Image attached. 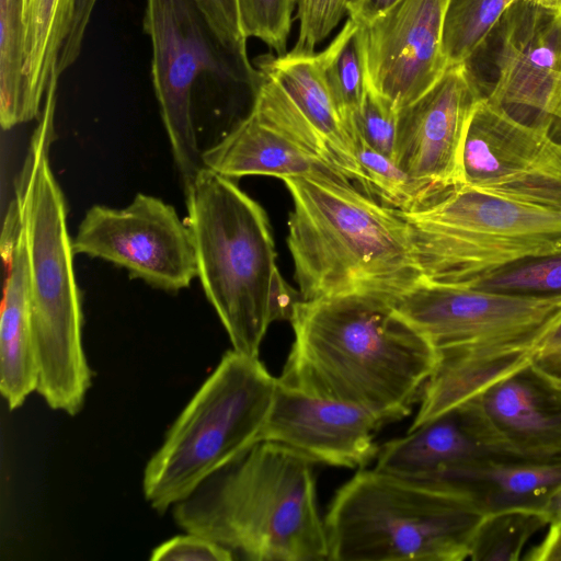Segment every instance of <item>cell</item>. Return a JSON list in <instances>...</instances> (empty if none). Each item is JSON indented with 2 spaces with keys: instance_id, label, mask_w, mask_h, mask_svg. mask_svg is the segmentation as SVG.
<instances>
[{
  "instance_id": "obj_40",
  "label": "cell",
  "mask_w": 561,
  "mask_h": 561,
  "mask_svg": "<svg viewBox=\"0 0 561 561\" xmlns=\"http://www.w3.org/2000/svg\"><path fill=\"white\" fill-rule=\"evenodd\" d=\"M542 512L548 519V525H561V485L549 496Z\"/></svg>"
},
{
  "instance_id": "obj_34",
  "label": "cell",
  "mask_w": 561,
  "mask_h": 561,
  "mask_svg": "<svg viewBox=\"0 0 561 561\" xmlns=\"http://www.w3.org/2000/svg\"><path fill=\"white\" fill-rule=\"evenodd\" d=\"M214 32L230 50L248 56L237 0H195Z\"/></svg>"
},
{
  "instance_id": "obj_10",
  "label": "cell",
  "mask_w": 561,
  "mask_h": 561,
  "mask_svg": "<svg viewBox=\"0 0 561 561\" xmlns=\"http://www.w3.org/2000/svg\"><path fill=\"white\" fill-rule=\"evenodd\" d=\"M144 30L152 48L151 75L179 173L186 184L203 167L193 119V90L206 75L256 93L261 73L248 56L227 48L195 0H146Z\"/></svg>"
},
{
  "instance_id": "obj_2",
  "label": "cell",
  "mask_w": 561,
  "mask_h": 561,
  "mask_svg": "<svg viewBox=\"0 0 561 561\" xmlns=\"http://www.w3.org/2000/svg\"><path fill=\"white\" fill-rule=\"evenodd\" d=\"M391 301L437 353L409 430L530 363L561 310V294L513 295L425 280Z\"/></svg>"
},
{
  "instance_id": "obj_38",
  "label": "cell",
  "mask_w": 561,
  "mask_h": 561,
  "mask_svg": "<svg viewBox=\"0 0 561 561\" xmlns=\"http://www.w3.org/2000/svg\"><path fill=\"white\" fill-rule=\"evenodd\" d=\"M529 561H561V525H549V530L540 545L525 557Z\"/></svg>"
},
{
  "instance_id": "obj_3",
  "label": "cell",
  "mask_w": 561,
  "mask_h": 561,
  "mask_svg": "<svg viewBox=\"0 0 561 561\" xmlns=\"http://www.w3.org/2000/svg\"><path fill=\"white\" fill-rule=\"evenodd\" d=\"M57 90L48 89L14 186L28 263L30 309L38 363L36 391L54 410L76 415L91 386L82 345L81 296L73 272L67 205L49 162Z\"/></svg>"
},
{
  "instance_id": "obj_27",
  "label": "cell",
  "mask_w": 561,
  "mask_h": 561,
  "mask_svg": "<svg viewBox=\"0 0 561 561\" xmlns=\"http://www.w3.org/2000/svg\"><path fill=\"white\" fill-rule=\"evenodd\" d=\"M351 135L358 161L367 175L369 195L379 196L385 206L415 211L445 194L405 173L393 159L370 148L355 133Z\"/></svg>"
},
{
  "instance_id": "obj_5",
  "label": "cell",
  "mask_w": 561,
  "mask_h": 561,
  "mask_svg": "<svg viewBox=\"0 0 561 561\" xmlns=\"http://www.w3.org/2000/svg\"><path fill=\"white\" fill-rule=\"evenodd\" d=\"M283 181L294 202L287 243L302 300L353 293L393 299L424 280L397 209L347 180Z\"/></svg>"
},
{
  "instance_id": "obj_30",
  "label": "cell",
  "mask_w": 561,
  "mask_h": 561,
  "mask_svg": "<svg viewBox=\"0 0 561 561\" xmlns=\"http://www.w3.org/2000/svg\"><path fill=\"white\" fill-rule=\"evenodd\" d=\"M237 3L244 37L261 39L277 56L287 54L296 0H237Z\"/></svg>"
},
{
  "instance_id": "obj_13",
  "label": "cell",
  "mask_w": 561,
  "mask_h": 561,
  "mask_svg": "<svg viewBox=\"0 0 561 561\" xmlns=\"http://www.w3.org/2000/svg\"><path fill=\"white\" fill-rule=\"evenodd\" d=\"M251 112L369 195L368 180L314 54L259 56ZM370 196V195H369Z\"/></svg>"
},
{
  "instance_id": "obj_31",
  "label": "cell",
  "mask_w": 561,
  "mask_h": 561,
  "mask_svg": "<svg viewBox=\"0 0 561 561\" xmlns=\"http://www.w3.org/2000/svg\"><path fill=\"white\" fill-rule=\"evenodd\" d=\"M397 121L398 111L393 105L367 87L362 104L352 115L347 129L370 148L393 159Z\"/></svg>"
},
{
  "instance_id": "obj_42",
  "label": "cell",
  "mask_w": 561,
  "mask_h": 561,
  "mask_svg": "<svg viewBox=\"0 0 561 561\" xmlns=\"http://www.w3.org/2000/svg\"><path fill=\"white\" fill-rule=\"evenodd\" d=\"M552 118L553 119L556 118V119L561 122V100L558 103V105H557V107H556V110H554V112L552 114Z\"/></svg>"
},
{
  "instance_id": "obj_9",
  "label": "cell",
  "mask_w": 561,
  "mask_h": 561,
  "mask_svg": "<svg viewBox=\"0 0 561 561\" xmlns=\"http://www.w3.org/2000/svg\"><path fill=\"white\" fill-rule=\"evenodd\" d=\"M398 213L425 282L469 284L525 261L561 254L560 209L461 185L419 210Z\"/></svg>"
},
{
  "instance_id": "obj_41",
  "label": "cell",
  "mask_w": 561,
  "mask_h": 561,
  "mask_svg": "<svg viewBox=\"0 0 561 561\" xmlns=\"http://www.w3.org/2000/svg\"><path fill=\"white\" fill-rule=\"evenodd\" d=\"M535 4L561 14V0H531Z\"/></svg>"
},
{
  "instance_id": "obj_35",
  "label": "cell",
  "mask_w": 561,
  "mask_h": 561,
  "mask_svg": "<svg viewBox=\"0 0 561 561\" xmlns=\"http://www.w3.org/2000/svg\"><path fill=\"white\" fill-rule=\"evenodd\" d=\"M96 1L98 0H76L69 32L59 55L57 65L59 73L72 66L79 57L85 31Z\"/></svg>"
},
{
  "instance_id": "obj_20",
  "label": "cell",
  "mask_w": 561,
  "mask_h": 561,
  "mask_svg": "<svg viewBox=\"0 0 561 561\" xmlns=\"http://www.w3.org/2000/svg\"><path fill=\"white\" fill-rule=\"evenodd\" d=\"M1 255L5 279L0 318V390L9 409L15 410L37 389L38 363L31 322L27 252L13 202L3 221Z\"/></svg>"
},
{
  "instance_id": "obj_17",
  "label": "cell",
  "mask_w": 561,
  "mask_h": 561,
  "mask_svg": "<svg viewBox=\"0 0 561 561\" xmlns=\"http://www.w3.org/2000/svg\"><path fill=\"white\" fill-rule=\"evenodd\" d=\"M500 26L497 78L488 99L552 117L561 100V14L516 0Z\"/></svg>"
},
{
  "instance_id": "obj_21",
  "label": "cell",
  "mask_w": 561,
  "mask_h": 561,
  "mask_svg": "<svg viewBox=\"0 0 561 561\" xmlns=\"http://www.w3.org/2000/svg\"><path fill=\"white\" fill-rule=\"evenodd\" d=\"M560 485L561 456L534 459L503 455L463 463L431 488L461 496L488 515L514 508L542 511Z\"/></svg>"
},
{
  "instance_id": "obj_23",
  "label": "cell",
  "mask_w": 561,
  "mask_h": 561,
  "mask_svg": "<svg viewBox=\"0 0 561 561\" xmlns=\"http://www.w3.org/2000/svg\"><path fill=\"white\" fill-rule=\"evenodd\" d=\"M75 5L76 0H26L22 123L36 118L41 113L50 76L57 69L60 50L69 32Z\"/></svg>"
},
{
  "instance_id": "obj_18",
  "label": "cell",
  "mask_w": 561,
  "mask_h": 561,
  "mask_svg": "<svg viewBox=\"0 0 561 561\" xmlns=\"http://www.w3.org/2000/svg\"><path fill=\"white\" fill-rule=\"evenodd\" d=\"M515 455L500 440L470 399L379 447L377 469L433 486L469 461Z\"/></svg>"
},
{
  "instance_id": "obj_15",
  "label": "cell",
  "mask_w": 561,
  "mask_h": 561,
  "mask_svg": "<svg viewBox=\"0 0 561 561\" xmlns=\"http://www.w3.org/2000/svg\"><path fill=\"white\" fill-rule=\"evenodd\" d=\"M449 0H398L365 24L366 81L399 111L427 92L448 62L443 31Z\"/></svg>"
},
{
  "instance_id": "obj_6",
  "label": "cell",
  "mask_w": 561,
  "mask_h": 561,
  "mask_svg": "<svg viewBox=\"0 0 561 561\" xmlns=\"http://www.w3.org/2000/svg\"><path fill=\"white\" fill-rule=\"evenodd\" d=\"M483 516L461 496L363 468L323 518L328 560L462 561Z\"/></svg>"
},
{
  "instance_id": "obj_4",
  "label": "cell",
  "mask_w": 561,
  "mask_h": 561,
  "mask_svg": "<svg viewBox=\"0 0 561 561\" xmlns=\"http://www.w3.org/2000/svg\"><path fill=\"white\" fill-rule=\"evenodd\" d=\"M313 465L288 447L260 442L176 503L173 519L234 558L325 561Z\"/></svg>"
},
{
  "instance_id": "obj_26",
  "label": "cell",
  "mask_w": 561,
  "mask_h": 561,
  "mask_svg": "<svg viewBox=\"0 0 561 561\" xmlns=\"http://www.w3.org/2000/svg\"><path fill=\"white\" fill-rule=\"evenodd\" d=\"M25 7L26 0H0V123L5 130L22 124Z\"/></svg>"
},
{
  "instance_id": "obj_1",
  "label": "cell",
  "mask_w": 561,
  "mask_h": 561,
  "mask_svg": "<svg viewBox=\"0 0 561 561\" xmlns=\"http://www.w3.org/2000/svg\"><path fill=\"white\" fill-rule=\"evenodd\" d=\"M290 323L295 339L278 381L383 424L411 413L436 368L434 346L383 295L301 300Z\"/></svg>"
},
{
  "instance_id": "obj_33",
  "label": "cell",
  "mask_w": 561,
  "mask_h": 561,
  "mask_svg": "<svg viewBox=\"0 0 561 561\" xmlns=\"http://www.w3.org/2000/svg\"><path fill=\"white\" fill-rule=\"evenodd\" d=\"M233 553L219 543L197 534L173 537L151 553V561H231Z\"/></svg>"
},
{
  "instance_id": "obj_28",
  "label": "cell",
  "mask_w": 561,
  "mask_h": 561,
  "mask_svg": "<svg viewBox=\"0 0 561 561\" xmlns=\"http://www.w3.org/2000/svg\"><path fill=\"white\" fill-rule=\"evenodd\" d=\"M548 525L540 510L514 508L484 515L474 533L469 559L515 561L526 542Z\"/></svg>"
},
{
  "instance_id": "obj_39",
  "label": "cell",
  "mask_w": 561,
  "mask_h": 561,
  "mask_svg": "<svg viewBox=\"0 0 561 561\" xmlns=\"http://www.w3.org/2000/svg\"><path fill=\"white\" fill-rule=\"evenodd\" d=\"M398 0H350L347 14L350 18L368 23L387 11Z\"/></svg>"
},
{
  "instance_id": "obj_16",
  "label": "cell",
  "mask_w": 561,
  "mask_h": 561,
  "mask_svg": "<svg viewBox=\"0 0 561 561\" xmlns=\"http://www.w3.org/2000/svg\"><path fill=\"white\" fill-rule=\"evenodd\" d=\"M385 424L371 413L311 396L279 381L261 442H272L313 463L363 469L378 454L375 432Z\"/></svg>"
},
{
  "instance_id": "obj_36",
  "label": "cell",
  "mask_w": 561,
  "mask_h": 561,
  "mask_svg": "<svg viewBox=\"0 0 561 561\" xmlns=\"http://www.w3.org/2000/svg\"><path fill=\"white\" fill-rule=\"evenodd\" d=\"M531 363L561 383V310L536 347Z\"/></svg>"
},
{
  "instance_id": "obj_29",
  "label": "cell",
  "mask_w": 561,
  "mask_h": 561,
  "mask_svg": "<svg viewBox=\"0 0 561 561\" xmlns=\"http://www.w3.org/2000/svg\"><path fill=\"white\" fill-rule=\"evenodd\" d=\"M457 285L513 295H558L561 294V254L525 261L473 283Z\"/></svg>"
},
{
  "instance_id": "obj_43",
  "label": "cell",
  "mask_w": 561,
  "mask_h": 561,
  "mask_svg": "<svg viewBox=\"0 0 561 561\" xmlns=\"http://www.w3.org/2000/svg\"><path fill=\"white\" fill-rule=\"evenodd\" d=\"M26 8V7H25Z\"/></svg>"
},
{
  "instance_id": "obj_8",
  "label": "cell",
  "mask_w": 561,
  "mask_h": 561,
  "mask_svg": "<svg viewBox=\"0 0 561 561\" xmlns=\"http://www.w3.org/2000/svg\"><path fill=\"white\" fill-rule=\"evenodd\" d=\"M278 379L259 357L227 351L146 465L142 492L164 514L261 442Z\"/></svg>"
},
{
  "instance_id": "obj_19",
  "label": "cell",
  "mask_w": 561,
  "mask_h": 561,
  "mask_svg": "<svg viewBox=\"0 0 561 561\" xmlns=\"http://www.w3.org/2000/svg\"><path fill=\"white\" fill-rule=\"evenodd\" d=\"M471 400L513 454L534 459L561 456V383L531 362Z\"/></svg>"
},
{
  "instance_id": "obj_14",
  "label": "cell",
  "mask_w": 561,
  "mask_h": 561,
  "mask_svg": "<svg viewBox=\"0 0 561 561\" xmlns=\"http://www.w3.org/2000/svg\"><path fill=\"white\" fill-rule=\"evenodd\" d=\"M484 96L468 62L447 67L421 98L398 111L393 161L443 193L462 184V147Z\"/></svg>"
},
{
  "instance_id": "obj_24",
  "label": "cell",
  "mask_w": 561,
  "mask_h": 561,
  "mask_svg": "<svg viewBox=\"0 0 561 561\" xmlns=\"http://www.w3.org/2000/svg\"><path fill=\"white\" fill-rule=\"evenodd\" d=\"M317 59L347 127L367 88L364 22L348 16L330 45L317 54Z\"/></svg>"
},
{
  "instance_id": "obj_11",
  "label": "cell",
  "mask_w": 561,
  "mask_h": 561,
  "mask_svg": "<svg viewBox=\"0 0 561 561\" xmlns=\"http://www.w3.org/2000/svg\"><path fill=\"white\" fill-rule=\"evenodd\" d=\"M552 121L522 122L484 95L465 136L461 185L561 210V140L551 134Z\"/></svg>"
},
{
  "instance_id": "obj_25",
  "label": "cell",
  "mask_w": 561,
  "mask_h": 561,
  "mask_svg": "<svg viewBox=\"0 0 561 561\" xmlns=\"http://www.w3.org/2000/svg\"><path fill=\"white\" fill-rule=\"evenodd\" d=\"M516 0H449L443 31L448 66L469 62Z\"/></svg>"
},
{
  "instance_id": "obj_37",
  "label": "cell",
  "mask_w": 561,
  "mask_h": 561,
  "mask_svg": "<svg viewBox=\"0 0 561 561\" xmlns=\"http://www.w3.org/2000/svg\"><path fill=\"white\" fill-rule=\"evenodd\" d=\"M301 300L300 293L286 283L276 266L272 275L270 289L268 311L271 322L278 320L290 322L295 308Z\"/></svg>"
},
{
  "instance_id": "obj_12",
  "label": "cell",
  "mask_w": 561,
  "mask_h": 561,
  "mask_svg": "<svg viewBox=\"0 0 561 561\" xmlns=\"http://www.w3.org/2000/svg\"><path fill=\"white\" fill-rule=\"evenodd\" d=\"M75 254L125 268L152 287L178 291L197 277L192 232L162 199L138 193L121 209L94 205L72 239Z\"/></svg>"
},
{
  "instance_id": "obj_22",
  "label": "cell",
  "mask_w": 561,
  "mask_h": 561,
  "mask_svg": "<svg viewBox=\"0 0 561 561\" xmlns=\"http://www.w3.org/2000/svg\"><path fill=\"white\" fill-rule=\"evenodd\" d=\"M205 168L229 178L271 175L287 178L331 176L347 180L251 111L216 145L202 152Z\"/></svg>"
},
{
  "instance_id": "obj_32",
  "label": "cell",
  "mask_w": 561,
  "mask_h": 561,
  "mask_svg": "<svg viewBox=\"0 0 561 561\" xmlns=\"http://www.w3.org/2000/svg\"><path fill=\"white\" fill-rule=\"evenodd\" d=\"M350 0H296L299 23L295 54H313L347 13Z\"/></svg>"
},
{
  "instance_id": "obj_7",
  "label": "cell",
  "mask_w": 561,
  "mask_h": 561,
  "mask_svg": "<svg viewBox=\"0 0 561 561\" xmlns=\"http://www.w3.org/2000/svg\"><path fill=\"white\" fill-rule=\"evenodd\" d=\"M197 277L232 348L259 357L272 323L276 252L262 206L237 183L204 165L184 184Z\"/></svg>"
}]
</instances>
